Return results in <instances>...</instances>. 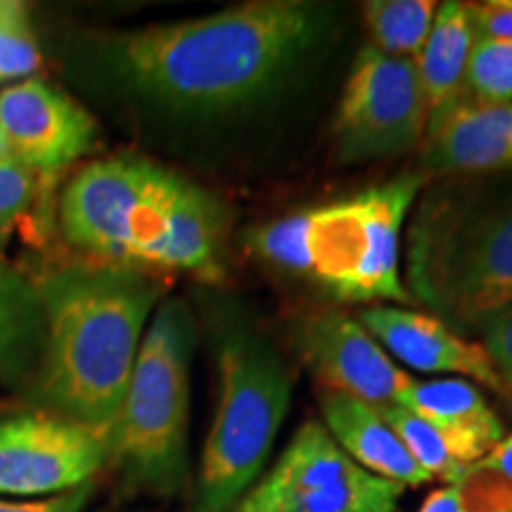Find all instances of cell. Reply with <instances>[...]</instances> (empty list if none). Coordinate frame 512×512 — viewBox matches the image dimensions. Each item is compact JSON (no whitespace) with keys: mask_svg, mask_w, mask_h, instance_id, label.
I'll return each instance as SVG.
<instances>
[{"mask_svg":"<svg viewBox=\"0 0 512 512\" xmlns=\"http://www.w3.org/2000/svg\"><path fill=\"white\" fill-rule=\"evenodd\" d=\"M479 463L494 470L498 477H503L505 482L512 486V434L510 437H503L501 444H498L489 456H484Z\"/></svg>","mask_w":512,"mask_h":512,"instance_id":"cell-27","label":"cell"},{"mask_svg":"<svg viewBox=\"0 0 512 512\" xmlns=\"http://www.w3.org/2000/svg\"><path fill=\"white\" fill-rule=\"evenodd\" d=\"M192 344L188 306H159L110 432V465L133 494L169 498L188 484Z\"/></svg>","mask_w":512,"mask_h":512,"instance_id":"cell-5","label":"cell"},{"mask_svg":"<svg viewBox=\"0 0 512 512\" xmlns=\"http://www.w3.org/2000/svg\"><path fill=\"white\" fill-rule=\"evenodd\" d=\"M437 8L432 0H370L363 5L370 46L384 55L413 60L430 36Z\"/></svg>","mask_w":512,"mask_h":512,"instance_id":"cell-19","label":"cell"},{"mask_svg":"<svg viewBox=\"0 0 512 512\" xmlns=\"http://www.w3.org/2000/svg\"><path fill=\"white\" fill-rule=\"evenodd\" d=\"M441 430L470 441L489 456L505 437V427L477 384L463 377L418 382L403 392L399 403Z\"/></svg>","mask_w":512,"mask_h":512,"instance_id":"cell-16","label":"cell"},{"mask_svg":"<svg viewBox=\"0 0 512 512\" xmlns=\"http://www.w3.org/2000/svg\"><path fill=\"white\" fill-rule=\"evenodd\" d=\"M38 178L15 157H0V238L36 197Z\"/></svg>","mask_w":512,"mask_h":512,"instance_id":"cell-22","label":"cell"},{"mask_svg":"<svg viewBox=\"0 0 512 512\" xmlns=\"http://www.w3.org/2000/svg\"><path fill=\"white\" fill-rule=\"evenodd\" d=\"M427 100L415 62L366 46L351 64L335 117L344 162H368L413 150L427 133Z\"/></svg>","mask_w":512,"mask_h":512,"instance_id":"cell-8","label":"cell"},{"mask_svg":"<svg viewBox=\"0 0 512 512\" xmlns=\"http://www.w3.org/2000/svg\"><path fill=\"white\" fill-rule=\"evenodd\" d=\"M0 157H10V150H8V145H5L3 131H0Z\"/></svg>","mask_w":512,"mask_h":512,"instance_id":"cell-28","label":"cell"},{"mask_svg":"<svg viewBox=\"0 0 512 512\" xmlns=\"http://www.w3.org/2000/svg\"><path fill=\"white\" fill-rule=\"evenodd\" d=\"M294 342L323 392L354 396L382 411L399 403L413 382L358 318L347 313H313L299 323Z\"/></svg>","mask_w":512,"mask_h":512,"instance_id":"cell-10","label":"cell"},{"mask_svg":"<svg viewBox=\"0 0 512 512\" xmlns=\"http://www.w3.org/2000/svg\"><path fill=\"white\" fill-rule=\"evenodd\" d=\"M0 131L10 157L38 181H55L86 157L98 138L91 114L34 76L0 91Z\"/></svg>","mask_w":512,"mask_h":512,"instance_id":"cell-11","label":"cell"},{"mask_svg":"<svg viewBox=\"0 0 512 512\" xmlns=\"http://www.w3.org/2000/svg\"><path fill=\"white\" fill-rule=\"evenodd\" d=\"M41 64L29 10L17 0H0V81L27 79Z\"/></svg>","mask_w":512,"mask_h":512,"instance_id":"cell-20","label":"cell"},{"mask_svg":"<svg viewBox=\"0 0 512 512\" xmlns=\"http://www.w3.org/2000/svg\"><path fill=\"white\" fill-rule=\"evenodd\" d=\"M95 484L88 482L79 489L53 498H38V501H5L0 498V512H81L86 508L88 498L93 496Z\"/></svg>","mask_w":512,"mask_h":512,"instance_id":"cell-25","label":"cell"},{"mask_svg":"<svg viewBox=\"0 0 512 512\" xmlns=\"http://www.w3.org/2000/svg\"><path fill=\"white\" fill-rule=\"evenodd\" d=\"M475 43L477 29L472 24L467 3H458V0L441 3L425 46L413 57L427 100V114H430L427 128L465 100L467 64H470Z\"/></svg>","mask_w":512,"mask_h":512,"instance_id":"cell-15","label":"cell"},{"mask_svg":"<svg viewBox=\"0 0 512 512\" xmlns=\"http://www.w3.org/2000/svg\"><path fill=\"white\" fill-rule=\"evenodd\" d=\"M422 166L434 174L512 169V100H463L427 128Z\"/></svg>","mask_w":512,"mask_h":512,"instance_id":"cell-13","label":"cell"},{"mask_svg":"<svg viewBox=\"0 0 512 512\" xmlns=\"http://www.w3.org/2000/svg\"><path fill=\"white\" fill-rule=\"evenodd\" d=\"M384 418L389 420L396 437L403 441L415 463L427 472L432 479L453 484L479 463L486 453L470 441L456 437V434L441 430L420 415L403 406L382 408Z\"/></svg>","mask_w":512,"mask_h":512,"instance_id":"cell-18","label":"cell"},{"mask_svg":"<svg viewBox=\"0 0 512 512\" xmlns=\"http://www.w3.org/2000/svg\"><path fill=\"white\" fill-rule=\"evenodd\" d=\"M320 413H323V427L330 432V437L370 475L401 486L432 482V477L415 463L403 441L396 437L380 408L347 394L323 392Z\"/></svg>","mask_w":512,"mask_h":512,"instance_id":"cell-14","label":"cell"},{"mask_svg":"<svg viewBox=\"0 0 512 512\" xmlns=\"http://www.w3.org/2000/svg\"><path fill=\"white\" fill-rule=\"evenodd\" d=\"M221 396L204 444L192 512H233L259 482L292 403V375L273 344L240 316L216 339Z\"/></svg>","mask_w":512,"mask_h":512,"instance_id":"cell-4","label":"cell"},{"mask_svg":"<svg viewBox=\"0 0 512 512\" xmlns=\"http://www.w3.org/2000/svg\"><path fill=\"white\" fill-rule=\"evenodd\" d=\"M188 178L143 157H110L83 166L60 200L69 245L100 264L152 268Z\"/></svg>","mask_w":512,"mask_h":512,"instance_id":"cell-7","label":"cell"},{"mask_svg":"<svg viewBox=\"0 0 512 512\" xmlns=\"http://www.w3.org/2000/svg\"><path fill=\"white\" fill-rule=\"evenodd\" d=\"M43 309L29 283L0 252V380H12L43 349Z\"/></svg>","mask_w":512,"mask_h":512,"instance_id":"cell-17","label":"cell"},{"mask_svg":"<svg viewBox=\"0 0 512 512\" xmlns=\"http://www.w3.org/2000/svg\"><path fill=\"white\" fill-rule=\"evenodd\" d=\"M356 318L403 366L422 373H453L505 399L512 396L482 344L458 335L441 318L387 304L366 306Z\"/></svg>","mask_w":512,"mask_h":512,"instance_id":"cell-12","label":"cell"},{"mask_svg":"<svg viewBox=\"0 0 512 512\" xmlns=\"http://www.w3.org/2000/svg\"><path fill=\"white\" fill-rule=\"evenodd\" d=\"M418 512H470V508H467L458 484H448L444 489L432 491Z\"/></svg>","mask_w":512,"mask_h":512,"instance_id":"cell-26","label":"cell"},{"mask_svg":"<svg viewBox=\"0 0 512 512\" xmlns=\"http://www.w3.org/2000/svg\"><path fill=\"white\" fill-rule=\"evenodd\" d=\"M422 185L408 174L344 200L247 230L249 252L351 304L411 302L401 283V230Z\"/></svg>","mask_w":512,"mask_h":512,"instance_id":"cell-3","label":"cell"},{"mask_svg":"<svg viewBox=\"0 0 512 512\" xmlns=\"http://www.w3.org/2000/svg\"><path fill=\"white\" fill-rule=\"evenodd\" d=\"M36 294L46 335L31 399L110 437L162 285L140 268L81 264L43 275Z\"/></svg>","mask_w":512,"mask_h":512,"instance_id":"cell-2","label":"cell"},{"mask_svg":"<svg viewBox=\"0 0 512 512\" xmlns=\"http://www.w3.org/2000/svg\"><path fill=\"white\" fill-rule=\"evenodd\" d=\"M477 102L512 100V41L477 38L465 76V100Z\"/></svg>","mask_w":512,"mask_h":512,"instance_id":"cell-21","label":"cell"},{"mask_svg":"<svg viewBox=\"0 0 512 512\" xmlns=\"http://www.w3.org/2000/svg\"><path fill=\"white\" fill-rule=\"evenodd\" d=\"M110 465V437L62 415H0V494L53 498L93 482Z\"/></svg>","mask_w":512,"mask_h":512,"instance_id":"cell-9","label":"cell"},{"mask_svg":"<svg viewBox=\"0 0 512 512\" xmlns=\"http://www.w3.org/2000/svg\"><path fill=\"white\" fill-rule=\"evenodd\" d=\"M479 330H482V347L512 394V306L486 320Z\"/></svg>","mask_w":512,"mask_h":512,"instance_id":"cell-23","label":"cell"},{"mask_svg":"<svg viewBox=\"0 0 512 512\" xmlns=\"http://www.w3.org/2000/svg\"><path fill=\"white\" fill-rule=\"evenodd\" d=\"M413 292L451 328H482L512 306V200L482 214L427 209L408 252Z\"/></svg>","mask_w":512,"mask_h":512,"instance_id":"cell-6","label":"cell"},{"mask_svg":"<svg viewBox=\"0 0 512 512\" xmlns=\"http://www.w3.org/2000/svg\"><path fill=\"white\" fill-rule=\"evenodd\" d=\"M477 38L484 41H512V0H484L467 3Z\"/></svg>","mask_w":512,"mask_h":512,"instance_id":"cell-24","label":"cell"},{"mask_svg":"<svg viewBox=\"0 0 512 512\" xmlns=\"http://www.w3.org/2000/svg\"><path fill=\"white\" fill-rule=\"evenodd\" d=\"M325 8L254 0L214 15L102 41L105 67L128 91L174 112L221 114L278 88L316 48Z\"/></svg>","mask_w":512,"mask_h":512,"instance_id":"cell-1","label":"cell"}]
</instances>
